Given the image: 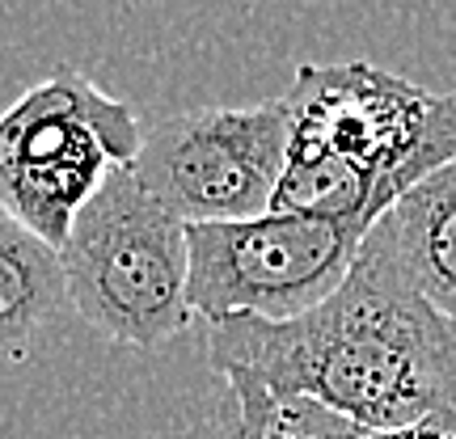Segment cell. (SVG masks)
Here are the masks:
<instances>
[{
	"instance_id": "1",
	"label": "cell",
	"mask_w": 456,
	"mask_h": 439,
	"mask_svg": "<svg viewBox=\"0 0 456 439\" xmlns=\"http://www.w3.org/2000/svg\"><path fill=\"white\" fill-rule=\"evenodd\" d=\"M208 359L224 380L317 402L363 431L456 410V326L406 279L376 224L330 300L296 321L228 317L212 326Z\"/></svg>"
},
{
	"instance_id": "2",
	"label": "cell",
	"mask_w": 456,
	"mask_h": 439,
	"mask_svg": "<svg viewBox=\"0 0 456 439\" xmlns=\"http://www.w3.org/2000/svg\"><path fill=\"white\" fill-rule=\"evenodd\" d=\"M64 292L89 326L123 346L178 338L191 313L186 224L118 165L60 245Z\"/></svg>"
},
{
	"instance_id": "3",
	"label": "cell",
	"mask_w": 456,
	"mask_h": 439,
	"mask_svg": "<svg viewBox=\"0 0 456 439\" xmlns=\"http://www.w3.org/2000/svg\"><path fill=\"white\" fill-rule=\"evenodd\" d=\"M288 110V152L338 157L372 182L380 215L456 161V89L431 93L368 60L300 64Z\"/></svg>"
},
{
	"instance_id": "4",
	"label": "cell",
	"mask_w": 456,
	"mask_h": 439,
	"mask_svg": "<svg viewBox=\"0 0 456 439\" xmlns=\"http://www.w3.org/2000/svg\"><path fill=\"white\" fill-rule=\"evenodd\" d=\"M144 127L123 98L77 68H60L0 114V212L60 254L68 228L118 165L140 152Z\"/></svg>"
},
{
	"instance_id": "5",
	"label": "cell",
	"mask_w": 456,
	"mask_h": 439,
	"mask_svg": "<svg viewBox=\"0 0 456 439\" xmlns=\"http://www.w3.org/2000/svg\"><path fill=\"white\" fill-rule=\"evenodd\" d=\"M372 228L322 215L266 212L228 224H186L191 313L296 321L342 288Z\"/></svg>"
},
{
	"instance_id": "6",
	"label": "cell",
	"mask_w": 456,
	"mask_h": 439,
	"mask_svg": "<svg viewBox=\"0 0 456 439\" xmlns=\"http://www.w3.org/2000/svg\"><path fill=\"white\" fill-rule=\"evenodd\" d=\"M288 161L283 98L199 106L152 123L131 174L182 224H228L271 212Z\"/></svg>"
},
{
	"instance_id": "7",
	"label": "cell",
	"mask_w": 456,
	"mask_h": 439,
	"mask_svg": "<svg viewBox=\"0 0 456 439\" xmlns=\"http://www.w3.org/2000/svg\"><path fill=\"white\" fill-rule=\"evenodd\" d=\"M376 228L427 305L456 326V161L406 191Z\"/></svg>"
},
{
	"instance_id": "8",
	"label": "cell",
	"mask_w": 456,
	"mask_h": 439,
	"mask_svg": "<svg viewBox=\"0 0 456 439\" xmlns=\"http://www.w3.org/2000/svg\"><path fill=\"white\" fill-rule=\"evenodd\" d=\"M64 296L60 254L0 212V359L26 355Z\"/></svg>"
},
{
	"instance_id": "9",
	"label": "cell",
	"mask_w": 456,
	"mask_h": 439,
	"mask_svg": "<svg viewBox=\"0 0 456 439\" xmlns=\"http://www.w3.org/2000/svg\"><path fill=\"white\" fill-rule=\"evenodd\" d=\"M237 406V439H346L355 423L305 397H275L249 380H224Z\"/></svg>"
},
{
	"instance_id": "10",
	"label": "cell",
	"mask_w": 456,
	"mask_h": 439,
	"mask_svg": "<svg viewBox=\"0 0 456 439\" xmlns=\"http://www.w3.org/2000/svg\"><path fill=\"white\" fill-rule=\"evenodd\" d=\"M346 439H456V410H440V414H427L419 423L397 427V431H363L351 427Z\"/></svg>"
}]
</instances>
